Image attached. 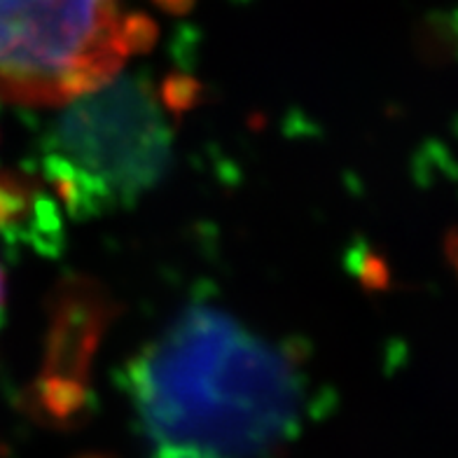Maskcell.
<instances>
[{
    "mask_svg": "<svg viewBox=\"0 0 458 458\" xmlns=\"http://www.w3.org/2000/svg\"><path fill=\"white\" fill-rule=\"evenodd\" d=\"M124 391L148 458H278L309 410L293 349L204 304L145 344Z\"/></svg>",
    "mask_w": 458,
    "mask_h": 458,
    "instance_id": "cell-1",
    "label": "cell"
},
{
    "mask_svg": "<svg viewBox=\"0 0 458 458\" xmlns=\"http://www.w3.org/2000/svg\"><path fill=\"white\" fill-rule=\"evenodd\" d=\"M169 98L148 80L117 78L71 98L43 148L49 185L80 217L131 206L171 162Z\"/></svg>",
    "mask_w": 458,
    "mask_h": 458,
    "instance_id": "cell-2",
    "label": "cell"
},
{
    "mask_svg": "<svg viewBox=\"0 0 458 458\" xmlns=\"http://www.w3.org/2000/svg\"><path fill=\"white\" fill-rule=\"evenodd\" d=\"M155 38L120 0H0V98L66 103L97 89Z\"/></svg>",
    "mask_w": 458,
    "mask_h": 458,
    "instance_id": "cell-3",
    "label": "cell"
},
{
    "mask_svg": "<svg viewBox=\"0 0 458 458\" xmlns=\"http://www.w3.org/2000/svg\"><path fill=\"white\" fill-rule=\"evenodd\" d=\"M33 190L14 174H0V229L21 220L33 208Z\"/></svg>",
    "mask_w": 458,
    "mask_h": 458,
    "instance_id": "cell-4",
    "label": "cell"
},
{
    "mask_svg": "<svg viewBox=\"0 0 458 458\" xmlns=\"http://www.w3.org/2000/svg\"><path fill=\"white\" fill-rule=\"evenodd\" d=\"M445 253H446V258H449V262H452L454 269H456V274H458V229H454V232H449V234H446Z\"/></svg>",
    "mask_w": 458,
    "mask_h": 458,
    "instance_id": "cell-5",
    "label": "cell"
},
{
    "mask_svg": "<svg viewBox=\"0 0 458 458\" xmlns=\"http://www.w3.org/2000/svg\"><path fill=\"white\" fill-rule=\"evenodd\" d=\"M3 301H5V278H3V272H0V309H3Z\"/></svg>",
    "mask_w": 458,
    "mask_h": 458,
    "instance_id": "cell-6",
    "label": "cell"
}]
</instances>
